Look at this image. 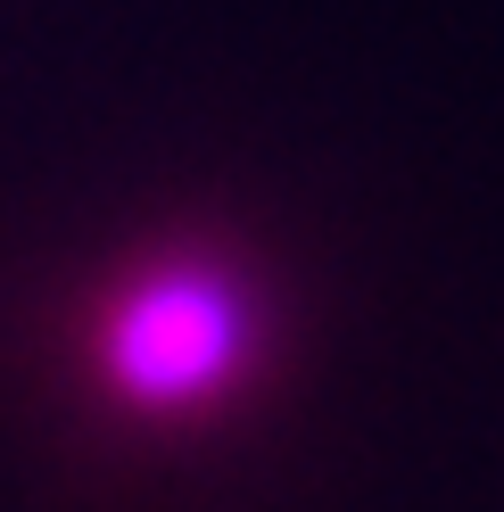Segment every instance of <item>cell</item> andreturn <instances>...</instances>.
<instances>
[{
	"label": "cell",
	"instance_id": "cell-1",
	"mask_svg": "<svg viewBox=\"0 0 504 512\" xmlns=\"http://www.w3.org/2000/svg\"><path fill=\"white\" fill-rule=\"evenodd\" d=\"M248 290L207 265H166L108 314V380L141 405H191L224 389L248 356Z\"/></svg>",
	"mask_w": 504,
	"mask_h": 512
}]
</instances>
